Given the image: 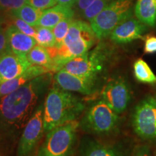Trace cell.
I'll return each mask as SVG.
<instances>
[{"label": "cell", "instance_id": "6da1fadb", "mask_svg": "<svg viewBox=\"0 0 156 156\" xmlns=\"http://www.w3.org/2000/svg\"><path fill=\"white\" fill-rule=\"evenodd\" d=\"M51 80V73L44 74L12 93L0 97V149L12 148L40 104Z\"/></svg>", "mask_w": 156, "mask_h": 156}, {"label": "cell", "instance_id": "7a4b0ae2", "mask_svg": "<svg viewBox=\"0 0 156 156\" xmlns=\"http://www.w3.org/2000/svg\"><path fill=\"white\" fill-rule=\"evenodd\" d=\"M80 98L54 85L44 103V129L48 132L66 123L76 120L85 110Z\"/></svg>", "mask_w": 156, "mask_h": 156}, {"label": "cell", "instance_id": "3957f363", "mask_svg": "<svg viewBox=\"0 0 156 156\" xmlns=\"http://www.w3.org/2000/svg\"><path fill=\"white\" fill-rule=\"evenodd\" d=\"M97 40L89 23L74 20L61 46L46 48L53 60L54 71H58L67 62L90 50Z\"/></svg>", "mask_w": 156, "mask_h": 156}, {"label": "cell", "instance_id": "277c9868", "mask_svg": "<svg viewBox=\"0 0 156 156\" xmlns=\"http://www.w3.org/2000/svg\"><path fill=\"white\" fill-rule=\"evenodd\" d=\"M116 50L114 45L100 40L94 48L70 60L60 69L98 81L116 59Z\"/></svg>", "mask_w": 156, "mask_h": 156}, {"label": "cell", "instance_id": "5b68a950", "mask_svg": "<svg viewBox=\"0 0 156 156\" xmlns=\"http://www.w3.org/2000/svg\"><path fill=\"white\" fill-rule=\"evenodd\" d=\"M134 0H116L103 8L90 25L98 40H104L122 21L133 15Z\"/></svg>", "mask_w": 156, "mask_h": 156}, {"label": "cell", "instance_id": "8992f818", "mask_svg": "<svg viewBox=\"0 0 156 156\" xmlns=\"http://www.w3.org/2000/svg\"><path fill=\"white\" fill-rule=\"evenodd\" d=\"M79 122L73 121L48 132L39 150V156H72L77 140Z\"/></svg>", "mask_w": 156, "mask_h": 156}, {"label": "cell", "instance_id": "52a82bcc", "mask_svg": "<svg viewBox=\"0 0 156 156\" xmlns=\"http://www.w3.org/2000/svg\"><path fill=\"white\" fill-rule=\"evenodd\" d=\"M119 122V114L104 101L91 105L81 121L85 131L95 134H108L114 131Z\"/></svg>", "mask_w": 156, "mask_h": 156}, {"label": "cell", "instance_id": "ba28073f", "mask_svg": "<svg viewBox=\"0 0 156 156\" xmlns=\"http://www.w3.org/2000/svg\"><path fill=\"white\" fill-rule=\"evenodd\" d=\"M132 124L134 132L140 138L156 140V98L148 96L136 105Z\"/></svg>", "mask_w": 156, "mask_h": 156}, {"label": "cell", "instance_id": "9c48e42d", "mask_svg": "<svg viewBox=\"0 0 156 156\" xmlns=\"http://www.w3.org/2000/svg\"><path fill=\"white\" fill-rule=\"evenodd\" d=\"M44 132V103L37 107L19 138L16 156H30Z\"/></svg>", "mask_w": 156, "mask_h": 156}, {"label": "cell", "instance_id": "30bf717a", "mask_svg": "<svg viewBox=\"0 0 156 156\" xmlns=\"http://www.w3.org/2000/svg\"><path fill=\"white\" fill-rule=\"evenodd\" d=\"M101 97L118 114L126 110L131 101V90L122 77L111 79L103 87Z\"/></svg>", "mask_w": 156, "mask_h": 156}, {"label": "cell", "instance_id": "8fae6325", "mask_svg": "<svg viewBox=\"0 0 156 156\" xmlns=\"http://www.w3.org/2000/svg\"><path fill=\"white\" fill-rule=\"evenodd\" d=\"M55 85L69 92H77L84 95H92L95 92L98 82L94 80L80 77L60 69L54 76Z\"/></svg>", "mask_w": 156, "mask_h": 156}, {"label": "cell", "instance_id": "7c38bea8", "mask_svg": "<svg viewBox=\"0 0 156 156\" xmlns=\"http://www.w3.org/2000/svg\"><path fill=\"white\" fill-rule=\"evenodd\" d=\"M147 30V25L132 15L117 25L109 36L114 44H128L137 39L144 38L143 34Z\"/></svg>", "mask_w": 156, "mask_h": 156}, {"label": "cell", "instance_id": "4fadbf2b", "mask_svg": "<svg viewBox=\"0 0 156 156\" xmlns=\"http://www.w3.org/2000/svg\"><path fill=\"white\" fill-rule=\"evenodd\" d=\"M32 65L26 56L9 51L0 56V85L20 75Z\"/></svg>", "mask_w": 156, "mask_h": 156}, {"label": "cell", "instance_id": "5bb4252c", "mask_svg": "<svg viewBox=\"0 0 156 156\" xmlns=\"http://www.w3.org/2000/svg\"><path fill=\"white\" fill-rule=\"evenodd\" d=\"M130 153L118 144L103 143L87 139L83 141L80 148L79 156H129Z\"/></svg>", "mask_w": 156, "mask_h": 156}, {"label": "cell", "instance_id": "9a60e30c", "mask_svg": "<svg viewBox=\"0 0 156 156\" xmlns=\"http://www.w3.org/2000/svg\"><path fill=\"white\" fill-rule=\"evenodd\" d=\"M6 34L9 51L20 56H26L27 54L37 43L34 38L20 32L13 25L6 28Z\"/></svg>", "mask_w": 156, "mask_h": 156}, {"label": "cell", "instance_id": "2e32d148", "mask_svg": "<svg viewBox=\"0 0 156 156\" xmlns=\"http://www.w3.org/2000/svg\"><path fill=\"white\" fill-rule=\"evenodd\" d=\"M49 73L51 70L47 68L41 66L31 65L20 75L0 85V97L12 93L38 76Z\"/></svg>", "mask_w": 156, "mask_h": 156}, {"label": "cell", "instance_id": "e0dca14e", "mask_svg": "<svg viewBox=\"0 0 156 156\" xmlns=\"http://www.w3.org/2000/svg\"><path fill=\"white\" fill-rule=\"evenodd\" d=\"M74 16L75 11L73 8L57 4L51 8L43 11L42 15L39 19L36 26L53 29L62 20L69 17H74Z\"/></svg>", "mask_w": 156, "mask_h": 156}, {"label": "cell", "instance_id": "ac0fdd59", "mask_svg": "<svg viewBox=\"0 0 156 156\" xmlns=\"http://www.w3.org/2000/svg\"><path fill=\"white\" fill-rule=\"evenodd\" d=\"M114 1L116 0H77L73 9L75 12L90 22L103 8Z\"/></svg>", "mask_w": 156, "mask_h": 156}, {"label": "cell", "instance_id": "d6986e66", "mask_svg": "<svg viewBox=\"0 0 156 156\" xmlns=\"http://www.w3.org/2000/svg\"><path fill=\"white\" fill-rule=\"evenodd\" d=\"M135 17L149 27L156 25V0H137L134 5Z\"/></svg>", "mask_w": 156, "mask_h": 156}, {"label": "cell", "instance_id": "ffe728a7", "mask_svg": "<svg viewBox=\"0 0 156 156\" xmlns=\"http://www.w3.org/2000/svg\"><path fill=\"white\" fill-rule=\"evenodd\" d=\"M27 59L32 65L41 66L54 71L53 60L46 48L36 44L26 55Z\"/></svg>", "mask_w": 156, "mask_h": 156}, {"label": "cell", "instance_id": "44dd1931", "mask_svg": "<svg viewBox=\"0 0 156 156\" xmlns=\"http://www.w3.org/2000/svg\"><path fill=\"white\" fill-rule=\"evenodd\" d=\"M43 11L28 4H25L20 8L12 11L9 14L23 20L32 26H36L39 19L42 15Z\"/></svg>", "mask_w": 156, "mask_h": 156}, {"label": "cell", "instance_id": "7402d4cb", "mask_svg": "<svg viewBox=\"0 0 156 156\" xmlns=\"http://www.w3.org/2000/svg\"><path fill=\"white\" fill-rule=\"evenodd\" d=\"M134 75L138 82L145 84H156V75L147 63L139 58L134 63Z\"/></svg>", "mask_w": 156, "mask_h": 156}, {"label": "cell", "instance_id": "603a6c76", "mask_svg": "<svg viewBox=\"0 0 156 156\" xmlns=\"http://www.w3.org/2000/svg\"><path fill=\"white\" fill-rule=\"evenodd\" d=\"M37 44L45 48L54 47L56 40L52 29L41 26H36V34L34 37Z\"/></svg>", "mask_w": 156, "mask_h": 156}, {"label": "cell", "instance_id": "cb8c5ba5", "mask_svg": "<svg viewBox=\"0 0 156 156\" xmlns=\"http://www.w3.org/2000/svg\"><path fill=\"white\" fill-rule=\"evenodd\" d=\"M74 20H75L74 17H69V18L64 19L61 22L58 23L52 29L56 40V45L54 47H58L59 46H61L66 36H67L70 25L73 23Z\"/></svg>", "mask_w": 156, "mask_h": 156}, {"label": "cell", "instance_id": "d4e9b609", "mask_svg": "<svg viewBox=\"0 0 156 156\" xmlns=\"http://www.w3.org/2000/svg\"><path fill=\"white\" fill-rule=\"evenodd\" d=\"M9 17H10L12 20V25H14L15 28H17L23 34L34 38L36 34V26H32V25H29L28 23H25L23 20L13 16L10 14H9Z\"/></svg>", "mask_w": 156, "mask_h": 156}, {"label": "cell", "instance_id": "484cf974", "mask_svg": "<svg viewBox=\"0 0 156 156\" xmlns=\"http://www.w3.org/2000/svg\"><path fill=\"white\" fill-rule=\"evenodd\" d=\"M28 0H0V9L6 13H11L27 3Z\"/></svg>", "mask_w": 156, "mask_h": 156}, {"label": "cell", "instance_id": "4316f807", "mask_svg": "<svg viewBox=\"0 0 156 156\" xmlns=\"http://www.w3.org/2000/svg\"><path fill=\"white\" fill-rule=\"evenodd\" d=\"M26 4L41 10H45L57 5V0H28Z\"/></svg>", "mask_w": 156, "mask_h": 156}, {"label": "cell", "instance_id": "83f0119b", "mask_svg": "<svg viewBox=\"0 0 156 156\" xmlns=\"http://www.w3.org/2000/svg\"><path fill=\"white\" fill-rule=\"evenodd\" d=\"M129 156H153V155L149 145L142 144L136 145L132 149Z\"/></svg>", "mask_w": 156, "mask_h": 156}, {"label": "cell", "instance_id": "f1b7e54d", "mask_svg": "<svg viewBox=\"0 0 156 156\" xmlns=\"http://www.w3.org/2000/svg\"><path fill=\"white\" fill-rule=\"evenodd\" d=\"M144 52L145 54H151L156 53V37L148 36L145 38Z\"/></svg>", "mask_w": 156, "mask_h": 156}, {"label": "cell", "instance_id": "f546056e", "mask_svg": "<svg viewBox=\"0 0 156 156\" xmlns=\"http://www.w3.org/2000/svg\"><path fill=\"white\" fill-rule=\"evenodd\" d=\"M9 51L6 29H0V56Z\"/></svg>", "mask_w": 156, "mask_h": 156}, {"label": "cell", "instance_id": "4dcf8cb0", "mask_svg": "<svg viewBox=\"0 0 156 156\" xmlns=\"http://www.w3.org/2000/svg\"><path fill=\"white\" fill-rule=\"evenodd\" d=\"M77 2V0H57V4L73 8Z\"/></svg>", "mask_w": 156, "mask_h": 156}, {"label": "cell", "instance_id": "1f68e13d", "mask_svg": "<svg viewBox=\"0 0 156 156\" xmlns=\"http://www.w3.org/2000/svg\"><path fill=\"white\" fill-rule=\"evenodd\" d=\"M5 18L3 15H1L0 13V29H2L3 28V25H5Z\"/></svg>", "mask_w": 156, "mask_h": 156}, {"label": "cell", "instance_id": "d6a6232c", "mask_svg": "<svg viewBox=\"0 0 156 156\" xmlns=\"http://www.w3.org/2000/svg\"><path fill=\"white\" fill-rule=\"evenodd\" d=\"M33 156H39V155H38V154H36V155H33Z\"/></svg>", "mask_w": 156, "mask_h": 156}, {"label": "cell", "instance_id": "836d02e7", "mask_svg": "<svg viewBox=\"0 0 156 156\" xmlns=\"http://www.w3.org/2000/svg\"><path fill=\"white\" fill-rule=\"evenodd\" d=\"M155 156H156V154H155Z\"/></svg>", "mask_w": 156, "mask_h": 156}]
</instances>
